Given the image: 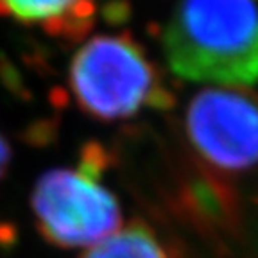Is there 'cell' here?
<instances>
[{
	"label": "cell",
	"instance_id": "cell-1",
	"mask_svg": "<svg viewBox=\"0 0 258 258\" xmlns=\"http://www.w3.org/2000/svg\"><path fill=\"white\" fill-rule=\"evenodd\" d=\"M160 41L181 79L238 88L258 83V0H172Z\"/></svg>",
	"mask_w": 258,
	"mask_h": 258
},
{
	"label": "cell",
	"instance_id": "cell-2",
	"mask_svg": "<svg viewBox=\"0 0 258 258\" xmlns=\"http://www.w3.org/2000/svg\"><path fill=\"white\" fill-rule=\"evenodd\" d=\"M69 86L81 111L97 120L131 118L172 102L158 67L131 32L86 40L72 57Z\"/></svg>",
	"mask_w": 258,
	"mask_h": 258
},
{
	"label": "cell",
	"instance_id": "cell-3",
	"mask_svg": "<svg viewBox=\"0 0 258 258\" xmlns=\"http://www.w3.org/2000/svg\"><path fill=\"white\" fill-rule=\"evenodd\" d=\"M108 154L101 144H86L76 165L41 174L31 194L40 235L52 246L92 247L122 228L117 196L102 181Z\"/></svg>",
	"mask_w": 258,
	"mask_h": 258
},
{
	"label": "cell",
	"instance_id": "cell-4",
	"mask_svg": "<svg viewBox=\"0 0 258 258\" xmlns=\"http://www.w3.org/2000/svg\"><path fill=\"white\" fill-rule=\"evenodd\" d=\"M188 142L210 165L242 172L258 165V95L238 86H208L185 113Z\"/></svg>",
	"mask_w": 258,
	"mask_h": 258
},
{
	"label": "cell",
	"instance_id": "cell-5",
	"mask_svg": "<svg viewBox=\"0 0 258 258\" xmlns=\"http://www.w3.org/2000/svg\"><path fill=\"white\" fill-rule=\"evenodd\" d=\"M0 15L59 40L79 41L95 24L97 0H0Z\"/></svg>",
	"mask_w": 258,
	"mask_h": 258
},
{
	"label": "cell",
	"instance_id": "cell-6",
	"mask_svg": "<svg viewBox=\"0 0 258 258\" xmlns=\"http://www.w3.org/2000/svg\"><path fill=\"white\" fill-rule=\"evenodd\" d=\"M79 258H169V254L149 226L135 221L88 247Z\"/></svg>",
	"mask_w": 258,
	"mask_h": 258
},
{
	"label": "cell",
	"instance_id": "cell-7",
	"mask_svg": "<svg viewBox=\"0 0 258 258\" xmlns=\"http://www.w3.org/2000/svg\"><path fill=\"white\" fill-rule=\"evenodd\" d=\"M9 161H11V147L6 142V138L0 135V181H2V177L8 172Z\"/></svg>",
	"mask_w": 258,
	"mask_h": 258
}]
</instances>
